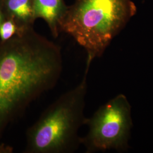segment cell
<instances>
[{
	"mask_svg": "<svg viewBox=\"0 0 153 153\" xmlns=\"http://www.w3.org/2000/svg\"><path fill=\"white\" fill-rule=\"evenodd\" d=\"M136 12L132 0H76L59 23L93 60L102 55Z\"/></svg>",
	"mask_w": 153,
	"mask_h": 153,
	"instance_id": "3957f363",
	"label": "cell"
},
{
	"mask_svg": "<svg viewBox=\"0 0 153 153\" xmlns=\"http://www.w3.org/2000/svg\"><path fill=\"white\" fill-rule=\"evenodd\" d=\"M60 7V0H34L33 16L43 18L48 23L53 33L57 35L56 23Z\"/></svg>",
	"mask_w": 153,
	"mask_h": 153,
	"instance_id": "5b68a950",
	"label": "cell"
},
{
	"mask_svg": "<svg viewBox=\"0 0 153 153\" xmlns=\"http://www.w3.org/2000/svg\"><path fill=\"white\" fill-rule=\"evenodd\" d=\"M85 124L88 131L81 143L87 153L126 150L133 126L131 106L126 96L119 94L86 118Z\"/></svg>",
	"mask_w": 153,
	"mask_h": 153,
	"instance_id": "277c9868",
	"label": "cell"
},
{
	"mask_svg": "<svg viewBox=\"0 0 153 153\" xmlns=\"http://www.w3.org/2000/svg\"><path fill=\"white\" fill-rule=\"evenodd\" d=\"M93 60L88 58L81 81L47 107L26 131L25 153H70L81 143L78 131L84 115L87 78Z\"/></svg>",
	"mask_w": 153,
	"mask_h": 153,
	"instance_id": "7a4b0ae2",
	"label": "cell"
},
{
	"mask_svg": "<svg viewBox=\"0 0 153 153\" xmlns=\"http://www.w3.org/2000/svg\"><path fill=\"white\" fill-rule=\"evenodd\" d=\"M9 10L22 22H27L33 16L31 0H7Z\"/></svg>",
	"mask_w": 153,
	"mask_h": 153,
	"instance_id": "8992f818",
	"label": "cell"
},
{
	"mask_svg": "<svg viewBox=\"0 0 153 153\" xmlns=\"http://www.w3.org/2000/svg\"><path fill=\"white\" fill-rule=\"evenodd\" d=\"M18 33L16 24L12 21L2 22L0 25V39L1 42L9 40Z\"/></svg>",
	"mask_w": 153,
	"mask_h": 153,
	"instance_id": "52a82bcc",
	"label": "cell"
},
{
	"mask_svg": "<svg viewBox=\"0 0 153 153\" xmlns=\"http://www.w3.org/2000/svg\"><path fill=\"white\" fill-rule=\"evenodd\" d=\"M2 22H3L2 16V15H1V13H0V25H1V24L2 23Z\"/></svg>",
	"mask_w": 153,
	"mask_h": 153,
	"instance_id": "ba28073f",
	"label": "cell"
},
{
	"mask_svg": "<svg viewBox=\"0 0 153 153\" xmlns=\"http://www.w3.org/2000/svg\"><path fill=\"white\" fill-rule=\"evenodd\" d=\"M58 47L25 29L0 45V153H11L1 142L6 128L33 101L54 88L62 71Z\"/></svg>",
	"mask_w": 153,
	"mask_h": 153,
	"instance_id": "6da1fadb",
	"label": "cell"
}]
</instances>
